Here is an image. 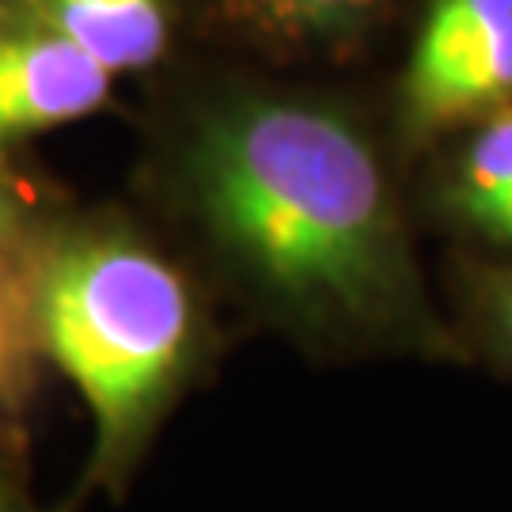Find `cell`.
<instances>
[{"label":"cell","instance_id":"9","mask_svg":"<svg viewBox=\"0 0 512 512\" xmlns=\"http://www.w3.org/2000/svg\"><path fill=\"white\" fill-rule=\"evenodd\" d=\"M27 342L31 338H27V319H23L19 274H8V262L0 258V403H12Z\"/></svg>","mask_w":512,"mask_h":512},{"label":"cell","instance_id":"11","mask_svg":"<svg viewBox=\"0 0 512 512\" xmlns=\"http://www.w3.org/2000/svg\"><path fill=\"white\" fill-rule=\"evenodd\" d=\"M0 512H42L4 467H0Z\"/></svg>","mask_w":512,"mask_h":512},{"label":"cell","instance_id":"10","mask_svg":"<svg viewBox=\"0 0 512 512\" xmlns=\"http://www.w3.org/2000/svg\"><path fill=\"white\" fill-rule=\"evenodd\" d=\"M19 232V202H16V190L8 183L4 167H0V258L8 255V247L16 243Z\"/></svg>","mask_w":512,"mask_h":512},{"label":"cell","instance_id":"3","mask_svg":"<svg viewBox=\"0 0 512 512\" xmlns=\"http://www.w3.org/2000/svg\"><path fill=\"white\" fill-rule=\"evenodd\" d=\"M512 107V0H429L399 80V133L433 145Z\"/></svg>","mask_w":512,"mask_h":512},{"label":"cell","instance_id":"8","mask_svg":"<svg viewBox=\"0 0 512 512\" xmlns=\"http://www.w3.org/2000/svg\"><path fill=\"white\" fill-rule=\"evenodd\" d=\"M456 300L463 311L459 342L475 346L501 372H512V262H459Z\"/></svg>","mask_w":512,"mask_h":512},{"label":"cell","instance_id":"7","mask_svg":"<svg viewBox=\"0 0 512 512\" xmlns=\"http://www.w3.org/2000/svg\"><path fill=\"white\" fill-rule=\"evenodd\" d=\"M46 23L110 73L148 69L171 35L167 0H46Z\"/></svg>","mask_w":512,"mask_h":512},{"label":"cell","instance_id":"1","mask_svg":"<svg viewBox=\"0 0 512 512\" xmlns=\"http://www.w3.org/2000/svg\"><path fill=\"white\" fill-rule=\"evenodd\" d=\"M171 198L251 308L330 357H463L437 315L380 145L346 107L236 92L186 126Z\"/></svg>","mask_w":512,"mask_h":512},{"label":"cell","instance_id":"6","mask_svg":"<svg viewBox=\"0 0 512 512\" xmlns=\"http://www.w3.org/2000/svg\"><path fill=\"white\" fill-rule=\"evenodd\" d=\"M209 12L277 57L338 54L380 23L387 0H205Z\"/></svg>","mask_w":512,"mask_h":512},{"label":"cell","instance_id":"5","mask_svg":"<svg viewBox=\"0 0 512 512\" xmlns=\"http://www.w3.org/2000/svg\"><path fill=\"white\" fill-rule=\"evenodd\" d=\"M429 183L433 217L478 251L512 255V107L459 129Z\"/></svg>","mask_w":512,"mask_h":512},{"label":"cell","instance_id":"2","mask_svg":"<svg viewBox=\"0 0 512 512\" xmlns=\"http://www.w3.org/2000/svg\"><path fill=\"white\" fill-rule=\"evenodd\" d=\"M19 296L27 338L92 418L84 490L122 497L209 361L198 285L133 224L92 217L38 243Z\"/></svg>","mask_w":512,"mask_h":512},{"label":"cell","instance_id":"4","mask_svg":"<svg viewBox=\"0 0 512 512\" xmlns=\"http://www.w3.org/2000/svg\"><path fill=\"white\" fill-rule=\"evenodd\" d=\"M110 73L50 23L0 35V141L88 118L110 95Z\"/></svg>","mask_w":512,"mask_h":512}]
</instances>
